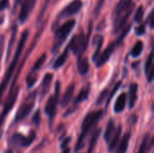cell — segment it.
I'll return each instance as SVG.
<instances>
[{
  "label": "cell",
  "instance_id": "9",
  "mask_svg": "<svg viewBox=\"0 0 154 153\" xmlns=\"http://www.w3.org/2000/svg\"><path fill=\"white\" fill-rule=\"evenodd\" d=\"M59 89H60V83L57 82L55 86V94L48 99L46 105H45V113L49 116L50 121L51 122L53 118L55 117L56 112H57V104H58V96H59Z\"/></svg>",
  "mask_w": 154,
  "mask_h": 153
},
{
  "label": "cell",
  "instance_id": "27",
  "mask_svg": "<svg viewBox=\"0 0 154 153\" xmlns=\"http://www.w3.org/2000/svg\"><path fill=\"white\" fill-rule=\"evenodd\" d=\"M38 79V74H37V71H33L32 70L26 77V83L28 85L29 87H32L37 81Z\"/></svg>",
  "mask_w": 154,
  "mask_h": 153
},
{
  "label": "cell",
  "instance_id": "38",
  "mask_svg": "<svg viewBox=\"0 0 154 153\" xmlns=\"http://www.w3.org/2000/svg\"><path fill=\"white\" fill-rule=\"evenodd\" d=\"M104 2H105V0H99L97 5L96 6V13H98V12L100 11V9H101V7H102V5H103Z\"/></svg>",
  "mask_w": 154,
  "mask_h": 153
},
{
  "label": "cell",
  "instance_id": "32",
  "mask_svg": "<svg viewBox=\"0 0 154 153\" xmlns=\"http://www.w3.org/2000/svg\"><path fill=\"white\" fill-rule=\"evenodd\" d=\"M32 122L35 124L36 126H39L40 125V123H41V112H40V110H37L35 112V114L33 115Z\"/></svg>",
  "mask_w": 154,
  "mask_h": 153
},
{
  "label": "cell",
  "instance_id": "26",
  "mask_svg": "<svg viewBox=\"0 0 154 153\" xmlns=\"http://www.w3.org/2000/svg\"><path fill=\"white\" fill-rule=\"evenodd\" d=\"M143 41H137L135 43V45L134 46L133 50H132V52H131V55L134 57V58H137L139 57L142 52H143Z\"/></svg>",
  "mask_w": 154,
  "mask_h": 153
},
{
  "label": "cell",
  "instance_id": "4",
  "mask_svg": "<svg viewBox=\"0 0 154 153\" xmlns=\"http://www.w3.org/2000/svg\"><path fill=\"white\" fill-rule=\"evenodd\" d=\"M75 23H76L75 20L71 19V20L67 21L66 23H64L61 26H60L56 30L55 35H54L53 46H52V50L53 51H56L62 45V43L65 41L68 35L70 33L71 30L75 26Z\"/></svg>",
  "mask_w": 154,
  "mask_h": 153
},
{
  "label": "cell",
  "instance_id": "30",
  "mask_svg": "<svg viewBox=\"0 0 154 153\" xmlns=\"http://www.w3.org/2000/svg\"><path fill=\"white\" fill-rule=\"evenodd\" d=\"M95 41H97V50H96V51H95V54L93 55V60H96V58H97V56L98 55V53H99V50H100V49H101V46H102V43H103V41H104V39H103V37L101 36V35H97V36H96V38H95Z\"/></svg>",
  "mask_w": 154,
  "mask_h": 153
},
{
  "label": "cell",
  "instance_id": "25",
  "mask_svg": "<svg viewBox=\"0 0 154 153\" xmlns=\"http://www.w3.org/2000/svg\"><path fill=\"white\" fill-rule=\"evenodd\" d=\"M100 133H101V130L100 129H97V131L94 132V134L92 135L91 139H90V142H89V149H88V153H92L94 149H95V146L97 142V140L99 138V135H100Z\"/></svg>",
  "mask_w": 154,
  "mask_h": 153
},
{
  "label": "cell",
  "instance_id": "11",
  "mask_svg": "<svg viewBox=\"0 0 154 153\" xmlns=\"http://www.w3.org/2000/svg\"><path fill=\"white\" fill-rule=\"evenodd\" d=\"M36 1L37 0H24V1H23L22 7H21L20 13H19V20L21 23H23L27 19L30 12L34 7Z\"/></svg>",
  "mask_w": 154,
  "mask_h": 153
},
{
  "label": "cell",
  "instance_id": "31",
  "mask_svg": "<svg viewBox=\"0 0 154 153\" xmlns=\"http://www.w3.org/2000/svg\"><path fill=\"white\" fill-rule=\"evenodd\" d=\"M143 17V6H140L134 15V21L140 23L142 21Z\"/></svg>",
  "mask_w": 154,
  "mask_h": 153
},
{
  "label": "cell",
  "instance_id": "23",
  "mask_svg": "<svg viewBox=\"0 0 154 153\" xmlns=\"http://www.w3.org/2000/svg\"><path fill=\"white\" fill-rule=\"evenodd\" d=\"M89 91H90V87L88 86L84 88H82L80 90V92L79 93V95L77 96L75 101H74V105H78L83 101H85L88 97V95H89Z\"/></svg>",
  "mask_w": 154,
  "mask_h": 153
},
{
  "label": "cell",
  "instance_id": "29",
  "mask_svg": "<svg viewBox=\"0 0 154 153\" xmlns=\"http://www.w3.org/2000/svg\"><path fill=\"white\" fill-rule=\"evenodd\" d=\"M45 60H46V54L45 53H43L37 60H36V62L34 63V65H33V67H32V70H33V71H38L41 68H42V66L44 64V62H45Z\"/></svg>",
  "mask_w": 154,
  "mask_h": 153
},
{
  "label": "cell",
  "instance_id": "1",
  "mask_svg": "<svg viewBox=\"0 0 154 153\" xmlns=\"http://www.w3.org/2000/svg\"><path fill=\"white\" fill-rule=\"evenodd\" d=\"M28 35H29V32L27 30H25L22 35H21V38H20V41H19V43L17 45V49H16V51H15V54L14 56V59L9 66V68L7 69L5 74V77L0 84V103H1V100H2V97H3V95L5 94L6 88H7V86H8V83L10 81V78L14 73V70L15 69V67L17 66V63H18V60H19V58L22 54V51L23 50V47L25 45V42L27 41V38H28Z\"/></svg>",
  "mask_w": 154,
  "mask_h": 153
},
{
  "label": "cell",
  "instance_id": "37",
  "mask_svg": "<svg viewBox=\"0 0 154 153\" xmlns=\"http://www.w3.org/2000/svg\"><path fill=\"white\" fill-rule=\"evenodd\" d=\"M70 140H71V138H70V137H67V138L63 141V142H62V144H61V148H62V149L66 148V147L68 146V144L69 143Z\"/></svg>",
  "mask_w": 154,
  "mask_h": 153
},
{
  "label": "cell",
  "instance_id": "17",
  "mask_svg": "<svg viewBox=\"0 0 154 153\" xmlns=\"http://www.w3.org/2000/svg\"><path fill=\"white\" fill-rule=\"evenodd\" d=\"M152 140L151 139V135L149 133H147L144 136V138L140 145V149L137 153H148L150 149L152 148Z\"/></svg>",
  "mask_w": 154,
  "mask_h": 153
},
{
  "label": "cell",
  "instance_id": "16",
  "mask_svg": "<svg viewBox=\"0 0 154 153\" xmlns=\"http://www.w3.org/2000/svg\"><path fill=\"white\" fill-rule=\"evenodd\" d=\"M130 139H131V133H126L122 141L120 142L119 145H118V148L116 150V153H126L127 152V149H128V146H129V142H130Z\"/></svg>",
  "mask_w": 154,
  "mask_h": 153
},
{
  "label": "cell",
  "instance_id": "22",
  "mask_svg": "<svg viewBox=\"0 0 154 153\" xmlns=\"http://www.w3.org/2000/svg\"><path fill=\"white\" fill-rule=\"evenodd\" d=\"M69 47L68 45V47L64 50L62 54H60V56L55 60V62L53 64V68L54 69H59V68H60L61 66L64 65V63L67 61L68 57H69Z\"/></svg>",
  "mask_w": 154,
  "mask_h": 153
},
{
  "label": "cell",
  "instance_id": "8",
  "mask_svg": "<svg viewBox=\"0 0 154 153\" xmlns=\"http://www.w3.org/2000/svg\"><path fill=\"white\" fill-rule=\"evenodd\" d=\"M88 44V40L86 39L84 32H81L79 34H77L72 38V40L69 43V49L72 50L74 53L80 56L87 49Z\"/></svg>",
  "mask_w": 154,
  "mask_h": 153
},
{
  "label": "cell",
  "instance_id": "6",
  "mask_svg": "<svg viewBox=\"0 0 154 153\" xmlns=\"http://www.w3.org/2000/svg\"><path fill=\"white\" fill-rule=\"evenodd\" d=\"M36 134L35 132L32 131L28 136H23L21 133H14L9 139V144L13 148H20V147H27L32 143L35 140Z\"/></svg>",
  "mask_w": 154,
  "mask_h": 153
},
{
  "label": "cell",
  "instance_id": "15",
  "mask_svg": "<svg viewBox=\"0 0 154 153\" xmlns=\"http://www.w3.org/2000/svg\"><path fill=\"white\" fill-rule=\"evenodd\" d=\"M121 133H122V126L119 125L118 128L116 129V131L115 132V133H113V135H112V137H111V139H110L111 142H109V146H108V151H109L110 152L113 151L116 149V145L118 144V142H119V139H120Z\"/></svg>",
  "mask_w": 154,
  "mask_h": 153
},
{
  "label": "cell",
  "instance_id": "35",
  "mask_svg": "<svg viewBox=\"0 0 154 153\" xmlns=\"http://www.w3.org/2000/svg\"><path fill=\"white\" fill-rule=\"evenodd\" d=\"M145 33V26L144 25H140L139 27L136 28V34L137 35H143Z\"/></svg>",
  "mask_w": 154,
  "mask_h": 153
},
{
  "label": "cell",
  "instance_id": "19",
  "mask_svg": "<svg viewBox=\"0 0 154 153\" xmlns=\"http://www.w3.org/2000/svg\"><path fill=\"white\" fill-rule=\"evenodd\" d=\"M152 56H153V52L152 51L149 55V58L147 59L146 64H145V71H146V75H147V78L148 81H152V78H153V66H152Z\"/></svg>",
  "mask_w": 154,
  "mask_h": 153
},
{
  "label": "cell",
  "instance_id": "33",
  "mask_svg": "<svg viewBox=\"0 0 154 153\" xmlns=\"http://www.w3.org/2000/svg\"><path fill=\"white\" fill-rule=\"evenodd\" d=\"M120 86H121V81L120 82H118L116 85V87H115V88L113 89V91L111 92V94L109 95V96H108V99H107V102H106V106L109 105V103H110V101H111V99L113 98V96H114V95L116 93V91L119 89V87H120Z\"/></svg>",
  "mask_w": 154,
  "mask_h": 153
},
{
  "label": "cell",
  "instance_id": "40",
  "mask_svg": "<svg viewBox=\"0 0 154 153\" xmlns=\"http://www.w3.org/2000/svg\"><path fill=\"white\" fill-rule=\"evenodd\" d=\"M22 1H23V0H14V7H16V5H19V4H20V3H21Z\"/></svg>",
  "mask_w": 154,
  "mask_h": 153
},
{
  "label": "cell",
  "instance_id": "2",
  "mask_svg": "<svg viewBox=\"0 0 154 153\" xmlns=\"http://www.w3.org/2000/svg\"><path fill=\"white\" fill-rule=\"evenodd\" d=\"M134 3L133 0H121L115 8L114 11V22H115V30L116 32L120 31L125 24L126 23L128 18L130 17L133 8Z\"/></svg>",
  "mask_w": 154,
  "mask_h": 153
},
{
  "label": "cell",
  "instance_id": "12",
  "mask_svg": "<svg viewBox=\"0 0 154 153\" xmlns=\"http://www.w3.org/2000/svg\"><path fill=\"white\" fill-rule=\"evenodd\" d=\"M117 43V41L116 42H112V43H110L105 50H104V51L102 52V54L98 57V59L97 60V62H96V64H97V67H101L103 64H105L108 60H109V58H110V56L113 54V52H114V50H115V49H116V44Z\"/></svg>",
  "mask_w": 154,
  "mask_h": 153
},
{
  "label": "cell",
  "instance_id": "28",
  "mask_svg": "<svg viewBox=\"0 0 154 153\" xmlns=\"http://www.w3.org/2000/svg\"><path fill=\"white\" fill-rule=\"evenodd\" d=\"M16 26L14 25L13 28H12V34H11V40L9 41V47H8V50H7V55H6V61L8 60L9 59V54L11 52V50H12V47H13V44H14V39H15V34H16Z\"/></svg>",
  "mask_w": 154,
  "mask_h": 153
},
{
  "label": "cell",
  "instance_id": "36",
  "mask_svg": "<svg viewBox=\"0 0 154 153\" xmlns=\"http://www.w3.org/2000/svg\"><path fill=\"white\" fill-rule=\"evenodd\" d=\"M8 4H9V0H2L0 2V11L5 9L8 6Z\"/></svg>",
  "mask_w": 154,
  "mask_h": 153
},
{
  "label": "cell",
  "instance_id": "5",
  "mask_svg": "<svg viewBox=\"0 0 154 153\" xmlns=\"http://www.w3.org/2000/svg\"><path fill=\"white\" fill-rule=\"evenodd\" d=\"M35 97H36V91L29 94V96L23 100V104L20 106L16 115H15V122H20L26 118L28 115L31 113L34 103H35Z\"/></svg>",
  "mask_w": 154,
  "mask_h": 153
},
{
  "label": "cell",
  "instance_id": "7",
  "mask_svg": "<svg viewBox=\"0 0 154 153\" xmlns=\"http://www.w3.org/2000/svg\"><path fill=\"white\" fill-rule=\"evenodd\" d=\"M18 94H19V87H11V90L9 92V95L5 100V106H4V109L0 115V128L2 126V124H4L8 113L12 110V108L14 107V105L18 97Z\"/></svg>",
  "mask_w": 154,
  "mask_h": 153
},
{
  "label": "cell",
  "instance_id": "21",
  "mask_svg": "<svg viewBox=\"0 0 154 153\" xmlns=\"http://www.w3.org/2000/svg\"><path fill=\"white\" fill-rule=\"evenodd\" d=\"M74 88H75L74 85H70L67 88V90H66V92L63 95V97L61 99V106L62 107L67 106L69 105V103L70 102V100H71V98L73 96V94H74Z\"/></svg>",
  "mask_w": 154,
  "mask_h": 153
},
{
  "label": "cell",
  "instance_id": "3",
  "mask_svg": "<svg viewBox=\"0 0 154 153\" xmlns=\"http://www.w3.org/2000/svg\"><path fill=\"white\" fill-rule=\"evenodd\" d=\"M102 116H103V111L102 110L90 112L85 116L83 123H82V125H81L82 132H81V134L78 140L75 151H79V150H81L84 147L85 140H86L88 133L92 129V127H94V125H96L97 124V122L101 119Z\"/></svg>",
  "mask_w": 154,
  "mask_h": 153
},
{
  "label": "cell",
  "instance_id": "10",
  "mask_svg": "<svg viewBox=\"0 0 154 153\" xmlns=\"http://www.w3.org/2000/svg\"><path fill=\"white\" fill-rule=\"evenodd\" d=\"M82 5L83 4L81 0H72L59 14V18H64V17H68V16L77 14L81 9Z\"/></svg>",
  "mask_w": 154,
  "mask_h": 153
},
{
  "label": "cell",
  "instance_id": "20",
  "mask_svg": "<svg viewBox=\"0 0 154 153\" xmlns=\"http://www.w3.org/2000/svg\"><path fill=\"white\" fill-rule=\"evenodd\" d=\"M137 90H138V85L136 83H133L130 86V98H129V106L132 109L136 103L137 100Z\"/></svg>",
  "mask_w": 154,
  "mask_h": 153
},
{
  "label": "cell",
  "instance_id": "34",
  "mask_svg": "<svg viewBox=\"0 0 154 153\" xmlns=\"http://www.w3.org/2000/svg\"><path fill=\"white\" fill-rule=\"evenodd\" d=\"M106 95H107V89H105L101 94H100V96H98V98H97V106H100L103 102H104V99L106 98Z\"/></svg>",
  "mask_w": 154,
  "mask_h": 153
},
{
  "label": "cell",
  "instance_id": "39",
  "mask_svg": "<svg viewBox=\"0 0 154 153\" xmlns=\"http://www.w3.org/2000/svg\"><path fill=\"white\" fill-rule=\"evenodd\" d=\"M62 153H70V149L67 146L66 148H64V149H63V151H62Z\"/></svg>",
  "mask_w": 154,
  "mask_h": 153
},
{
  "label": "cell",
  "instance_id": "18",
  "mask_svg": "<svg viewBox=\"0 0 154 153\" xmlns=\"http://www.w3.org/2000/svg\"><path fill=\"white\" fill-rule=\"evenodd\" d=\"M78 69L81 75H85L89 70V63L86 57H79L78 60Z\"/></svg>",
  "mask_w": 154,
  "mask_h": 153
},
{
  "label": "cell",
  "instance_id": "14",
  "mask_svg": "<svg viewBox=\"0 0 154 153\" xmlns=\"http://www.w3.org/2000/svg\"><path fill=\"white\" fill-rule=\"evenodd\" d=\"M126 98H127V95L125 93H122L117 97L114 106V110L116 113H121L125 110L126 105Z\"/></svg>",
  "mask_w": 154,
  "mask_h": 153
},
{
  "label": "cell",
  "instance_id": "24",
  "mask_svg": "<svg viewBox=\"0 0 154 153\" xmlns=\"http://www.w3.org/2000/svg\"><path fill=\"white\" fill-rule=\"evenodd\" d=\"M114 132H115V123L111 119L108 122V124L106 126V132H105V134H104V137H105V140H106V142H110V139H111Z\"/></svg>",
  "mask_w": 154,
  "mask_h": 153
},
{
  "label": "cell",
  "instance_id": "13",
  "mask_svg": "<svg viewBox=\"0 0 154 153\" xmlns=\"http://www.w3.org/2000/svg\"><path fill=\"white\" fill-rule=\"evenodd\" d=\"M52 78H53V75L51 73H47L43 77V79H42V82L41 85V96H42V97H43L47 94V92L49 91Z\"/></svg>",
  "mask_w": 154,
  "mask_h": 153
},
{
  "label": "cell",
  "instance_id": "41",
  "mask_svg": "<svg viewBox=\"0 0 154 153\" xmlns=\"http://www.w3.org/2000/svg\"><path fill=\"white\" fill-rule=\"evenodd\" d=\"M7 153H13V151H8V152Z\"/></svg>",
  "mask_w": 154,
  "mask_h": 153
}]
</instances>
